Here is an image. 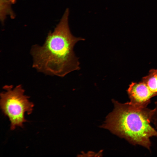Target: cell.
<instances>
[{"label":"cell","mask_w":157,"mask_h":157,"mask_svg":"<svg viewBox=\"0 0 157 157\" xmlns=\"http://www.w3.org/2000/svg\"><path fill=\"white\" fill-rule=\"evenodd\" d=\"M3 88L5 91L0 94V106L10 122V129L22 127L24 123L27 121L24 114L32 113L34 104L29 101V97L24 94V90L21 85L14 88L12 85H6Z\"/></svg>","instance_id":"3957f363"},{"label":"cell","mask_w":157,"mask_h":157,"mask_svg":"<svg viewBox=\"0 0 157 157\" xmlns=\"http://www.w3.org/2000/svg\"><path fill=\"white\" fill-rule=\"evenodd\" d=\"M131 104L137 106L147 107L151 99L155 96L143 81L132 82L127 90Z\"/></svg>","instance_id":"277c9868"},{"label":"cell","mask_w":157,"mask_h":157,"mask_svg":"<svg viewBox=\"0 0 157 157\" xmlns=\"http://www.w3.org/2000/svg\"><path fill=\"white\" fill-rule=\"evenodd\" d=\"M15 0H0V20L3 24L8 16L12 18L15 17V15L12 8V5Z\"/></svg>","instance_id":"5b68a950"},{"label":"cell","mask_w":157,"mask_h":157,"mask_svg":"<svg viewBox=\"0 0 157 157\" xmlns=\"http://www.w3.org/2000/svg\"><path fill=\"white\" fill-rule=\"evenodd\" d=\"M69 10L67 8L53 31L49 33L42 46L33 45L30 50L33 67L45 74L63 77L80 69L78 58L74 51L78 42L84 40L72 33L69 25Z\"/></svg>","instance_id":"6da1fadb"},{"label":"cell","mask_w":157,"mask_h":157,"mask_svg":"<svg viewBox=\"0 0 157 157\" xmlns=\"http://www.w3.org/2000/svg\"><path fill=\"white\" fill-rule=\"evenodd\" d=\"M142 81L156 96L157 95V69L150 70L148 75L142 78Z\"/></svg>","instance_id":"8992f818"},{"label":"cell","mask_w":157,"mask_h":157,"mask_svg":"<svg viewBox=\"0 0 157 157\" xmlns=\"http://www.w3.org/2000/svg\"><path fill=\"white\" fill-rule=\"evenodd\" d=\"M114 108L101 127L125 139L133 145L150 150V138L157 137V131L151 125L154 109L135 106L129 102L121 103L112 100Z\"/></svg>","instance_id":"7a4b0ae2"},{"label":"cell","mask_w":157,"mask_h":157,"mask_svg":"<svg viewBox=\"0 0 157 157\" xmlns=\"http://www.w3.org/2000/svg\"><path fill=\"white\" fill-rule=\"evenodd\" d=\"M155 107L154 109V113L152 119V122H153L156 127L157 128V102L155 103Z\"/></svg>","instance_id":"52a82bcc"}]
</instances>
